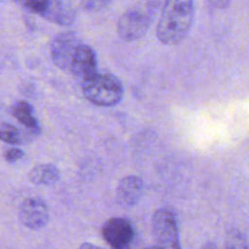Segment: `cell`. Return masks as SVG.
<instances>
[{
    "label": "cell",
    "mask_w": 249,
    "mask_h": 249,
    "mask_svg": "<svg viewBox=\"0 0 249 249\" xmlns=\"http://www.w3.org/2000/svg\"><path fill=\"white\" fill-rule=\"evenodd\" d=\"M80 84L85 99L96 106H116L123 99V85L114 75L95 73L91 77L80 82Z\"/></svg>",
    "instance_id": "3957f363"
},
{
    "label": "cell",
    "mask_w": 249,
    "mask_h": 249,
    "mask_svg": "<svg viewBox=\"0 0 249 249\" xmlns=\"http://www.w3.org/2000/svg\"><path fill=\"white\" fill-rule=\"evenodd\" d=\"M79 249H102V248H100L99 246L92 245V243H83V245L79 247Z\"/></svg>",
    "instance_id": "ac0fdd59"
},
{
    "label": "cell",
    "mask_w": 249,
    "mask_h": 249,
    "mask_svg": "<svg viewBox=\"0 0 249 249\" xmlns=\"http://www.w3.org/2000/svg\"><path fill=\"white\" fill-rule=\"evenodd\" d=\"M102 236L112 249H131L135 231L133 224L124 218H112L105 223Z\"/></svg>",
    "instance_id": "8992f818"
},
{
    "label": "cell",
    "mask_w": 249,
    "mask_h": 249,
    "mask_svg": "<svg viewBox=\"0 0 249 249\" xmlns=\"http://www.w3.org/2000/svg\"><path fill=\"white\" fill-rule=\"evenodd\" d=\"M33 14L53 23L70 26L74 22L77 11L71 0H16Z\"/></svg>",
    "instance_id": "277c9868"
},
{
    "label": "cell",
    "mask_w": 249,
    "mask_h": 249,
    "mask_svg": "<svg viewBox=\"0 0 249 249\" xmlns=\"http://www.w3.org/2000/svg\"><path fill=\"white\" fill-rule=\"evenodd\" d=\"M143 182L135 175L124 177L117 186L116 201L123 209H130L135 207L142 198Z\"/></svg>",
    "instance_id": "9c48e42d"
},
{
    "label": "cell",
    "mask_w": 249,
    "mask_h": 249,
    "mask_svg": "<svg viewBox=\"0 0 249 249\" xmlns=\"http://www.w3.org/2000/svg\"><path fill=\"white\" fill-rule=\"evenodd\" d=\"M145 249H160V248L158 247V246H152V247H147V248H145Z\"/></svg>",
    "instance_id": "ffe728a7"
},
{
    "label": "cell",
    "mask_w": 249,
    "mask_h": 249,
    "mask_svg": "<svg viewBox=\"0 0 249 249\" xmlns=\"http://www.w3.org/2000/svg\"><path fill=\"white\" fill-rule=\"evenodd\" d=\"M50 212L43 199L31 197L21 203L18 209V219L23 226L29 230H40L49 223Z\"/></svg>",
    "instance_id": "ba28073f"
},
{
    "label": "cell",
    "mask_w": 249,
    "mask_h": 249,
    "mask_svg": "<svg viewBox=\"0 0 249 249\" xmlns=\"http://www.w3.org/2000/svg\"><path fill=\"white\" fill-rule=\"evenodd\" d=\"M194 18V0H164L156 29L158 40L164 45L181 43L189 36Z\"/></svg>",
    "instance_id": "6da1fadb"
},
{
    "label": "cell",
    "mask_w": 249,
    "mask_h": 249,
    "mask_svg": "<svg viewBox=\"0 0 249 249\" xmlns=\"http://www.w3.org/2000/svg\"><path fill=\"white\" fill-rule=\"evenodd\" d=\"M68 72H71L77 79H79V82H83L84 79L97 73L96 56H95L94 50L89 45L82 43L78 46L74 56L71 61Z\"/></svg>",
    "instance_id": "30bf717a"
},
{
    "label": "cell",
    "mask_w": 249,
    "mask_h": 249,
    "mask_svg": "<svg viewBox=\"0 0 249 249\" xmlns=\"http://www.w3.org/2000/svg\"><path fill=\"white\" fill-rule=\"evenodd\" d=\"M201 249H219V247L214 242H207Z\"/></svg>",
    "instance_id": "d6986e66"
},
{
    "label": "cell",
    "mask_w": 249,
    "mask_h": 249,
    "mask_svg": "<svg viewBox=\"0 0 249 249\" xmlns=\"http://www.w3.org/2000/svg\"><path fill=\"white\" fill-rule=\"evenodd\" d=\"M160 0H146L126 10L118 19L117 32L122 40H139L146 34L157 12Z\"/></svg>",
    "instance_id": "7a4b0ae2"
},
{
    "label": "cell",
    "mask_w": 249,
    "mask_h": 249,
    "mask_svg": "<svg viewBox=\"0 0 249 249\" xmlns=\"http://www.w3.org/2000/svg\"><path fill=\"white\" fill-rule=\"evenodd\" d=\"M225 249H248L247 238L241 231H229L225 238Z\"/></svg>",
    "instance_id": "5bb4252c"
},
{
    "label": "cell",
    "mask_w": 249,
    "mask_h": 249,
    "mask_svg": "<svg viewBox=\"0 0 249 249\" xmlns=\"http://www.w3.org/2000/svg\"><path fill=\"white\" fill-rule=\"evenodd\" d=\"M152 233L160 249H181L177 214L169 208H160L153 214Z\"/></svg>",
    "instance_id": "5b68a950"
},
{
    "label": "cell",
    "mask_w": 249,
    "mask_h": 249,
    "mask_svg": "<svg viewBox=\"0 0 249 249\" xmlns=\"http://www.w3.org/2000/svg\"><path fill=\"white\" fill-rule=\"evenodd\" d=\"M12 113L15 118L21 123L24 128L28 129L32 134L40 133V125L38 119L34 116V109L28 102L18 101L12 107Z\"/></svg>",
    "instance_id": "8fae6325"
},
{
    "label": "cell",
    "mask_w": 249,
    "mask_h": 249,
    "mask_svg": "<svg viewBox=\"0 0 249 249\" xmlns=\"http://www.w3.org/2000/svg\"><path fill=\"white\" fill-rule=\"evenodd\" d=\"M80 44L82 41L74 32H61L56 34L50 44V53L53 63L62 71L70 70L71 61Z\"/></svg>",
    "instance_id": "52a82bcc"
},
{
    "label": "cell",
    "mask_w": 249,
    "mask_h": 249,
    "mask_svg": "<svg viewBox=\"0 0 249 249\" xmlns=\"http://www.w3.org/2000/svg\"><path fill=\"white\" fill-rule=\"evenodd\" d=\"M231 1H232V0H208V4L211 5L213 9L221 10L226 9V7L231 4Z\"/></svg>",
    "instance_id": "e0dca14e"
},
{
    "label": "cell",
    "mask_w": 249,
    "mask_h": 249,
    "mask_svg": "<svg viewBox=\"0 0 249 249\" xmlns=\"http://www.w3.org/2000/svg\"><path fill=\"white\" fill-rule=\"evenodd\" d=\"M113 0H82V7L85 11L95 12L108 6Z\"/></svg>",
    "instance_id": "9a60e30c"
},
{
    "label": "cell",
    "mask_w": 249,
    "mask_h": 249,
    "mask_svg": "<svg viewBox=\"0 0 249 249\" xmlns=\"http://www.w3.org/2000/svg\"><path fill=\"white\" fill-rule=\"evenodd\" d=\"M0 140L10 145H21L27 140V136L12 124L1 123L0 124Z\"/></svg>",
    "instance_id": "4fadbf2b"
},
{
    "label": "cell",
    "mask_w": 249,
    "mask_h": 249,
    "mask_svg": "<svg viewBox=\"0 0 249 249\" xmlns=\"http://www.w3.org/2000/svg\"><path fill=\"white\" fill-rule=\"evenodd\" d=\"M29 181L34 185H53L60 178V172L53 164H39L34 167L28 174Z\"/></svg>",
    "instance_id": "7c38bea8"
},
{
    "label": "cell",
    "mask_w": 249,
    "mask_h": 249,
    "mask_svg": "<svg viewBox=\"0 0 249 249\" xmlns=\"http://www.w3.org/2000/svg\"><path fill=\"white\" fill-rule=\"evenodd\" d=\"M4 158L9 163H16L23 158V151L17 147H11L4 152Z\"/></svg>",
    "instance_id": "2e32d148"
}]
</instances>
